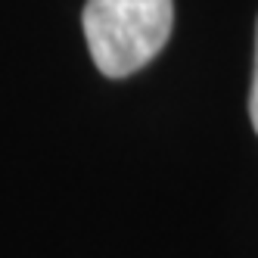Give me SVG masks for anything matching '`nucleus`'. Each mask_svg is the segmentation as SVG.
<instances>
[{
  "label": "nucleus",
  "instance_id": "f257e3e1",
  "mask_svg": "<svg viewBox=\"0 0 258 258\" xmlns=\"http://www.w3.org/2000/svg\"><path fill=\"white\" fill-rule=\"evenodd\" d=\"M171 0H87L84 41L106 78H127L153 62L168 44Z\"/></svg>",
  "mask_w": 258,
  "mask_h": 258
},
{
  "label": "nucleus",
  "instance_id": "f03ea898",
  "mask_svg": "<svg viewBox=\"0 0 258 258\" xmlns=\"http://www.w3.org/2000/svg\"><path fill=\"white\" fill-rule=\"evenodd\" d=\"M249 118L258 134V41H255V75H252V90H249Z\"/></svg>",
  "mask_w": 258,
  "mask_h": 258
}]
</instances>
